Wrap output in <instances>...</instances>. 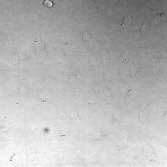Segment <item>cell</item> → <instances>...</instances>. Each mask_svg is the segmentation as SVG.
I'll return each instance as SVG.
<instances>
[{
  "mask_svg": "<svg viewBox=\"0 0 167 167\" xmlns=\"http://www.w3.org/2000/svg\"><path fill=\"white\" fill-rule=\"evenodd\" d=\"M35 47L38 58L40 60L43 62L45 58L43 44L40 40H37L35 41Z\"/></svg>",
  "mask_w": 167,
  "mask_h": 167,
  "instance_id": "obj_1",
  "label": "cell"
},
{
  "mask_svg": "<svg viewBox=\"0 0 167 167\" xmlns=\"http://www.w3.org/2000/svg\"><path fill=\"white\" fill-rule=\"evenodd\" d=\"M121 92L123 94L124 96L128 97L129 96L130 93L132 92L130 88L125 86H121L120 87Z\"/></svg>",
  "mask_w": 167,
  "mask_h": 167,
  "instance_id": "obj_2",
  "label": "cell"
},
{
  "mask_svg": "<svg viewBox=\"0 0 167 167\" xmlns=\"http://www.w3.org/2000/svg\"><path fill=\"white\" fill-rule=\"evenodd\" d=\"M12 59V64L14 67L16 68L17 71H19L18 58L16 54H14Z\"/></svg>",
  "mask_w": 167,
  "mask_h": 167,
  "instance_id": "obj_3",
  "label": "cell"
},
{
  "mask_svg": "<svg viewBox=\"0 0 167 167\" xmlns=\"http://www.w3.org/2000/svg\"><path fill=\"white\" fill-rule=\"evenodd\" d=\"M71 115L72 117L73 120L74 122L77 123H79L82 119V117L79 114L77 113L76 111L72 113V114H71Z\"/></svg>",
  "mask_w": 167,
  "mask_h": 167,
  "instance_id": "obj_4",
  "label": "cell"
},
{
  "mask_svg": "<svg viewBox=\"0 0 167 167\" xmlns=\"http://www.w3.org/2000/svg\"><path fill=\"white\" fill-rule=\"evenodd\" d=\"M165 19L164 17L162 14H159L155 17V23L156 25H159Z\"/></svg>",
  "mask_w": 167,
  "mask_h": 167,
  "instance_id": "obj_5",
  "label": "cell"
},
{
  "mask_svg": "<svg viewBox=\"0 0 167 167\" xmlns=\"http://www.w3.org/2000/svg\"><path fill=\"white\" fill-rule=\"evenodd\" d=\"M142 29L144 36L146 35L149 30V26L147 22H146L145 23H144L142 26Z\"/></svg>",
  "mask_w": 167,
  "mask_h": 167,
  "instance_id": "obj_6",
  "label": "cell"
},
{
  "mask_svg": "<svg viewBox=\"0 0 167 167\" xmlns=\"http://www.w3.org/2000/svg\"><path fill=\"white\" fill-rule=\"evenodd\" d=\"M131 18L129 17L125 18L124 20L123 24L122 25L124 27L125 29L129 27L130 24V22Z\"/></svg>",
  "mask_w": 167,
  "mask_h": 167,
  "instance_id": "obj_7",
  "label": "cell"
},
{
  "mask_svg": "<svg viewBox=\"0 0 167 167\" xmlns=\"http://www.w3.org/2000/svg\"><path fill=\"white\" fill-rule=\"evenodd\" d=\"M101 94L104 98H109L110 94V91L108 89H104L103 90L101 91Z\"/></svg>",
  "mask_w": 167,
  "mask_h": 167,
  "instance_id": "obj_8",
  "label": "cell"
},
{
  "mask_svg": "<svg viewBox=\"0 0 167 167\" xmlns=\"http://www.w3.org/2000/svg\"><path fill=\"white\" fill-rule=\"evenodd\" d=\"M48 93L47 92V91L46 90H44L42 91V93L41 95V99L44 102L46 100L47 98H48Z\"/></svg>",
  "mask_w": 167,
  "mask_h": 167,
  "instance_id": "obj_9",
  "label": "cell"
},
{
  "mask_svg": "<svg viewBox=\"0 0 167 167\" xmlns=\"http://www.w3.org/2000/svg\"><path fill=\"white\" fill-rule=\"evenodd\" d=\"M43 4L44 5L48 8L52 7L53 5L52 2L50 0H45Z\"/></svg>",
  "mask_w": 167,
  "mask_h": 167,
  "instance_id": "obj_10",
  "label": "cell"
},
{
  "mask_svg": "<svg viewBox=\"0 0 167 167\" xmlns=\"http://www.w3.org/2000/svg\"><path fill=\"white\" fill-rule=\"evenodd\" d=\"M2 84H1V81H0V87H2Z\"/></svg>",
  "mask_w": 167,
  "mask_h": 167,
  "instance_id": "obj_11",
  "label": "cell"
}]
</instances>
